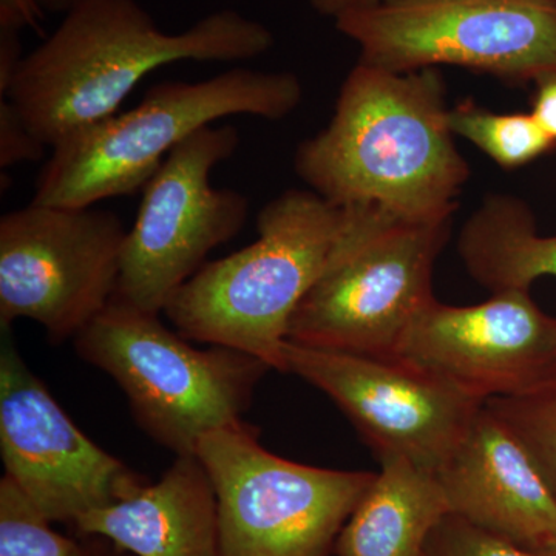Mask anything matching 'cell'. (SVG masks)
<instances>
[{
  "label": "cell",
  "mask_w": 556,
  "mask_h": 556,
  "mask_svg": "<svg viewBox=\"0 0 556 556\" xmlns=\"http://www.w3.org/2000/svg\"><path fill=\"white\" fill-rule=\"evenodd\" d=\"M438 68L393 73L357 62L327 129L294 167L309 190L342 207H375L402 223L450 222L470 167L448 126Z\"/></svg>",
  "instance_id": "6da1fadb"
},
{
  "label": "cell",
  "mask_w": 556,
  "mask_h": 556,
  "mask_svg": "<svg viewBox=\"0 0 556 556\" xmlns=\"http://www.w3.org/2000/svg\"><path fill=\"white\" fill-rule=\"evenodd\" d=\"M274 35L236 10L164 33L137 0H84L53 35L24 56L7 100L47 148L116 115L139 80L181 61L254 60Z\"/></svg>",
  "instance_id": "7a4b0ae2"
},
{
  "label": "cell",
  "mask_w": 556,
  "mask_h": 556,
  "mask_svg": "<svg viewBox=\"0 0 556 556\" xmlns=\"http://www.w3.org/2000/svg\"><path fill=\"white\" fill-rule=\"evenodd\" d=\"M353 207L289 189L260 211L258 239L207 262L163 313L186 339L233 348L283 372V345L300 302L327 268Z\"/></svg>",
  "instance_id": "3957f363"
},
{
  "label": "cell",
  "mask_w": 556,
  "mask_h": 556,
  "mask_svg": "<svg viewBox=\"0 0 556 556\" xmlns=\"http://www.w3.org/2000/svg\"><path fill=\"white\" fill-rule=\"evenodd\" d=\"M302 98V83L289 72L232 68L200 83H161L137 108L56 146L31 203L89 207L138 192L195 131L233 115L280 121Z\"/></svg>",
  "instance_id": "277c9868"
},
{
  "label": "cell",
  "mask_w": 556,
  "mask_h": 556,
  "mask_svg": "<svg viewBox=\"0 0 556 556\" xmlns=\"http://www.w3.org/2000/svg\"><path fill=\"white\" fill-rule=\"evenodd\" d=\"M75 346L118 383L139 428L177 456L195 455L201 438L241 422L273 369L233 348L192 346L164 327L160 314L116 298L76 336Z\"/></svg>",
  "instance_id": "5b68a950"
},
{
  "label": "cell",
  "mask_w": 556,
  "mask_h": 556,
  "mask_svg": "<svg viewBox=\"0 0 556 556\" xmlns=\"http://www.w3.org/2000/svg\"><path fill=\"white\" fill-rule=\"evenodd\" d=\"M452 219L397 223L375 207H353L327 268L292 314L298 345L394 357L420 311L434 299V263Z\"/></svg>",
  "instance_id": "8992f818"
},
{
  "label": "cell",
  "mask_w": 556,
  "mask_h": 556,
  "mask_svg": "<svg viewBox=\"0 0 556 556\" xmlns=\"http://www.w3.org/2000/svg\"><path fill=\"white\" fill-rule=\"evenodd\" d=\"M195 455L217 495L223 556H331L376 478L274 455L243 420L201 438Z\"/></svg>",
  "instance_id": "52a82bcc"
},
{
  "label": "cell",
  "mask_w": 556,
  "mask_h": 556,
  "mask_svg": "<svg viewBox=\"0 0 556 556\" xmlns=\"http://www.w3.org/2000/svg\"><path fill=\"white\" fill-rule=\"evenodd\" d=\"M334 21L358 62L387 72L456 65L515 86L556 75V0H380Z\"/></svg>",
  "instance_id": "ba28073f"
},
{
  "label": "cell",
  "mask_w": 556,
  "mask_h": 556,
  "mask_svg": "<svg viewBox=\"0 0 556 556\" xmlns=\"http://www.w3.org/2000/svg\"><path fill=\"white\" fill-rule=\"evenodd\" d=\"M240 146L233 126H207L177 146L142 189L134 228L124 241L115 298L160 314L215 248L243 229L249 201L215 189L211 174Z\"/></svg>",
  "instance_id": "9c48e42d"
},
{
  "label": "cell",
  "mask_w": 556,
  "mask_h": 556,
  "mask_svg": "<svg viewBox=\"0 0 556 556\" xmlns=\"http://www.w3.org/2000/svg\"><path fill=\"white\" fill-rule=\"evenodd\" d=\"M127 230L118 215L40 206L0 219V325L28 318L50 342L75 339L115 298Z\"/></svg>",
  "instance_id": "30bf717a"
},
{
  "label": "cell",
  "mask_w": 556,
  "mask_h": 556,
  "mask_svg": "<svg viewBox=\"0 0 556 556\" xmlns=\"http://www.w3.org/2000/svg\"><path fill=\"white\" fill-rule=\"evenodd\" d=\"M283 372L327 394L378 459L405 457L437 473L464 438L482 399L397 357L283 345Z\"/></svg>",
  "instance_id": "8fae6325"
},
{
  "label": "cell",
  "mask_w": 556,
  "mask_h": 556,
  "mask_svg": "<svg viewBox=\"0 0 556 556\" xmlns=\"http://www.w3.org/2000/svg\"><path fill=\"white\" fill-rule=\"evenodd\" d=\"M0 453L5 475L51 522L118 503L144 478L91 442L31 371L0 325Z\"/></svg>",
  "instance_id": "7c38bea8"
},
{
  "label": "cell",
  "mask_w": 556,
  "mask_h": 556,
  "mask_svg": "<svg viewBox=\"0 0 556 556\" xmlns=\"http://www.w3.org/2000/svg\"><path fill=\"white\" fill-rule=\"evenodd\" d=\"M486 402L556 382V318L529 291L452 306L437 299L409 325L396 356Z\"/></svg>",
  "instance_id": "4fadbf2b"
},
{
  "label": "cell",
  "mask_w": 556,
  "mask_h": 556,
  "mask_svg": "<svg viewBox=\"0 0 556 556\" xmlns=\"http://www.w3.org/2000/svg\"><path fill=\"white\" fill-rule=\"evenodd\" d=\"M450 514L536 552L556 541V496L519 439L489 408L437 471Z\"/></svg>",
  "instance_id": "5bb4252c"
},
{
  "label": "cell",
  "mask_w": 556,
  "mask_h": 556,
  "mask_svg": "<svg viewBox=\"0 0 556 556\" xmlns=\"http://www.w3.org/2000/svg\"><path fill=\"white\" fill-rule=\"evenodd\" d=\"M73 529L135 556H223L217 495L197 455L177 456L159 481L84 515Z\"/></svg>",
  "instance_id": "9a60e30c"
},
{
  "label": "cell",
  "mask_w": 556,
  "mask_h": 556,
  "mask_svg": "<svg viewBox=\"0 0 556 556\" xmlns=\"http://www.w3.org/2000/svg\"><path fill=\"white\" fill-rule=\"evenodd\" d=\"M368 486L336 543V556H424L428 538L450 514L433 471L405 457L379 459Z\"/></svg>",
  "instance_id": "2e32d148"
},
{
  "label": "cell",
  "mask_w": 556,
  "mask_h": 556,
  "mask_svg": "<svg viewBox=\"0 0 556 556\" xmlns=\"http://www.w3.org/2000/svg\"><path fill=\"white\" fill-rule=\"evenodd\" d=\"M467 273L492 294L529 291L536 278L556 277V236H538L535 217L518 197H485L457 240Z\"/></svg>",
  "instance_id": "e0dca14e"
},
{
  "label": "cell",
  "mask_w": 556,
  "mask_h": 556,
  "mask_svg": "<svg viewBox=\"0 0 556 556\" xmlns=\"http://www.w3.org/2000/svg\"><path fill=\"white\" fill-rule=\"evenodd\" d=\"M448 126L504 169L526 166L556 148L532 113H493L471 100L448 110Z\"/></svg>",
  "instance_id": "ac0fdd59"
},
{
  "label": "cell",
  "mask_w": 556,
  "mask_h": 556,
  "mask_svg": "<svg viewBox=\"0 0 556 556\" xmlns=\"http://www.w3.org/2000/svg\"><path fill=\"white\" fill-rule=\"evenodd\" d=\"M0 556H86L84 541L51 529V521L7 475L0 479Z\"/></svg>",
  "instance_id": "d6986e66"
},
{
  "label": "cell",
  "mask_w": 556,
  "mask_h": 556,
  "mask_svg": "<svg viewBox=\"0 0 556 556\" xmlns=\"http://www.w3.org/2000/svg\"><path fill=\"white\" fill-rule=\"evenodd\" d=\"M490 409L519 439L556 496V382L518 397H493Z\"/></svg>",
  "instance_id": "ffe728a7"
},
{
  "label": "cell",
  "mask_w": 556,
  "mask_h": 556,
  "mask_svg": "<svg viewBox=\"0 0 556 556\" xmlns=\"http://www.w3.org/2000/svg\"><path fill=\"white\" fill-rule=\"evenodd\" d=\"M424 556H536L511 541L448 514L431 532Z\"/></svg>",
  "instance_id": "44dd1931"
},
{
  "label": "cell",
  "mask_w": 556,
  "mask_h": 556,
  "mask_svg": "<svg viewBox=\"0 0 556 556\" xmlns=\"http://www.w3.org/2000/svg\"><path fill=\"white\" fill-rule=\"evenodd\" d=\"M47 146L22 118L20 110L7 98H0V167L39 161Z\"/></svg>",
  "instance_id": "7402d4cb"
},
{
  "label": "cell",
  "mask_w": 556,
  "mask_h": 556,
  "mask_svg": "<svg viewBox=\"0 0 556 556\" xmlns=\"http://www.w3.org/2000/svg\"><path fill=\"white\" fill-rule=\"evenodd\" d=\"M46 11L38 0H0V30L17 31L24 28L40 30Z\"/></svg>",
  "instance_id": "603a6c76"
},
{
  "label": "cell",
  "mask_w": 556,
  "mask_h": 556,
  "mask_svg": "<svg viewBox=\"0 0 556 556\" xmlns=\"http://www.w3.org/2000/svg\"><path fill=\"white\" fill-rule=\"evenodd\" d=\"M22 60L20 33L0 30V98L9 93Z\"/></svg>",
  "instance_id": "cb8c5ba5"
},
{
  "label": "cell",
  "mask_w": 556,
  "mask_h": 556,
  "mask_svg": "<svg viewBox=\"0 0 556 556\" xmlns=\"http://www.w3.org/2000/svg\"><path fill=\"white\" fill-rule=\"evenodd\" d=\"M532 115L548 137L556 141V75L538 80Z\"/></svg>",
  "instance_id": "d4e9b609"
},
{
  "label": "cell",
  "mask_w": 556,
  "mask_h": 556,
  "mask_svg": "<svg viewBox=\"0 0 556 556\" xmlns=\"http://www.w3.org/2000/svg\"><path fill=\"white\" fill-rule=\"evenodd\" d=\"M378 2L380 0H309L311 7L316 13L332 17V20L346 11L365 9V7H371Z\"/></svg>",
  "instance_id": "484cf974"
},
{
  "label": "cell",
  "mask_w": 556,
  "mask_h": 556,
  "mask_svg": "<svg viewBox=\"0 0 556 556\" xmlns=\"http://www.w3.org/2000/svg\"><path fill=\"white\" fill-rule=\"evenodd\" d=\"M86 544V556H129L127 552L121 551L115 544L110 543L101 536L83 538Z\"/></svg>",
  "instance_id": "4316f807"
},
{
  "label": "cell",
  "mask_w": 556,
  "mask_h": 556,
  "mask_svg": "<svg viewBox=\"0 0 556 556\" xmlns=\"http://www.w3.org/2000/svg\"><path fill=\"white\" fill-rule=\"evenodd\" d=\"M38 2L43 11L67 14L70 10L75 9V7L83 3L84 0H38Z\"/></svg>",
  "instance_id": "83f0119b"
},
{
  "label": "cell",
  "mask_w": 556,
  "mask_h": 556,
  "mask_svg": "<svg viewBox=\"0 0 556 556\" xmlns=\"http://www.w3.org/2000/svg\"><path fill=\"white\" fill-rule=\"evenodd\" d=\"M536 556H556V541L535 552Z\"/></svg>",
  "instance_id": "f1b7e54d"
}]
</instances>
